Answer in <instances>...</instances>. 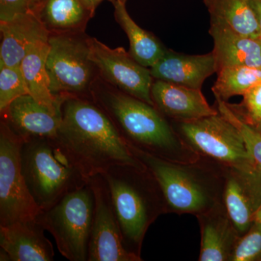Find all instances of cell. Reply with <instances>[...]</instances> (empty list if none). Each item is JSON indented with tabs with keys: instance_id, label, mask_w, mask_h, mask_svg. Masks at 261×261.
I'll use <instances>...</instances> for the list:
<instances>
[{
	"instance_id": "6da1fadb",
	"label": "cell",
	"mask_w": 261,
	"mask_h": 261,
	"mask_svg": "<svg viewBox=\"0 0 261 261\" xmlns=\"http://www.w3.org/2000/svg\"><path fill=\"white\" fill-rule=\"evenodd\" d=\"M57 138L87 178L117 164L144 167L107 113L92 99L65 97Z\"/></svg>"
},
{
	"instance_id": "7a4b0ae2",
	"label": "cell",
	"mask_w": 261,
	"mask_h": 261,
	"mask_svg": "<svg viewBox=\"0 0 261 261\" xmlns=\"http://www.w3.org/2000/svg\"><path fill=\"white\" fill-rule=\"evenodd\" d=\"M92 99L107 113L127 145L173 162H190L200 157L183 142L171 122L154 106L100 78L94 85Z\"/></svg>"
},
{
	"instance_id": "3957f363",
	"label": "cell",
	"mask_w": 261,
	"mask_h": 261,
	"mask_svg": "<svg viewBox=\"0 0 261 261\" xmlns=\"http://www.w3.org/2000/svg\"><path fill=\"white\" fill-rule=\"evenodd\" d=\"M128 147L157 180L168 213L197 216L223 202L228 167L202 157L173 162Z\"/></svg>"
},
{
	"instance_id": "277c9868",
	"label": "cell",
	"mask_w": 261,
	"mask_h": 261,
	"mask_svg": "<svg viewBox=\"0 0 261 261\" xmlns=\"http://www.w3.org/2000/svg\"><path fill=\"white\" fill-rule=\"evenodd\" d=\"M102 175L108 183L123 245L142 258L147 230L161 215L168 213L162 190L145 166L117 164Z\"/></svg>"
},
{
	"instance_id": "5b68a950",
	"label": "cell",
	"mask_w": 261,
	"mask_h": 261,
	"mask_svg": "<svg viewBox=\"0 0 261 261\" xmlns=\"http://www.w3.org/2000/svg\"><path fill=\"white\" fill-rule=\"evenodd\" d=\"M20 163L31 195L42 211L88 183V178L57 137L24 141Z\"/></svg>"
},
{
	"instance_id": "8992f818",
	"label": "cell",
	"mask_w": 261,
	"mask_h": 261,
	"mask_svg": "<svg viewBox=\"0 0 261 261\" xmlns=\"http://www.w3.org/2000/svg\"><path fill=\"white\" fill-rule=\"evenodd\" d=\"M48 42L46 67L53 95L92 99L99 74L91 55L90 37L84 32L50 33Z\"/></svg>"
},
{
	"instance_id": "52a82bcc",
	"label": "cell",
	"mask_w": 261,
	"mask_h": 261,
	"mask_svg": "<svg viewBox=\"0 0 261 261\" xmlns=\"http://www.w3.org/2000/svg\"><path fill=\"white\" fill-rule=\"evenodd\" d=\"M94 197L89 183L62 197L37 221L56 240L60 253L70 261H87Z\"/></svg>"
},
{
	"instance_id": "ba28073f",
	"label": "cell",
	"mask_w": 261,
	"mask_h": 261,
	"mask_svg": "<svg viewBox=\"0 0 261 261\" xmlns=\"http://www.w3.org/2000/svg\"><path fill=\"white\" fill-rule=\"evenodd\" d=\"M171 123L183 142L200 157L225 167L258 170L240 132L219 112L194 121Z\"/></svg>"
},
{
	"instance_id": "9c48e42d",
	"label": "cell",
	"mask_w": 261,
	"mask_h": 261,
	"mask_svg": "<svg viewBox=\"0 0 261 261\" xmlns=\"http://www.w3.org/2000/svg\"><path fill=\"white\" fill-rule=\"evenodd\" d=\"M23 140L0 122V226L37 219L40 207L29 191L20 163Z\"/></svg>"
},
{
	"instance_id": "30bf717a",
	"label": "cell",
	"mask_w": 261,
	"mask_h": 261,
	"mask_svg": "<svg viewBox=\"0 0 261 261\" xmlns=\"http://www.w3.org/2000/svg\"><path fill=\"white\" fill-rule=\"evenodd\" d=\"M93 191L94 209L87 261H141L123 245L107 181L102 174L88 178Z\"/></svg>"
},
{
	"instance_id": "8fae6325",
	"label": "cell",
	"mask_w": 261,
	"mask_h": 261,
	"mask_svg": "<svg viewBox=\"0 0 261 261\" xmlns=\"http://www.w3.org/2000/svg\"><path fill=\"white\" fill-rule=\"evenodd\" d=\"M91 55L99 78L128 95L154 106L151 96L154 79L150 69L143 66L122 47L111 49L90 37Z\"/></svg>"
},
{
	"instance_id": "7c38bea8",
	"label": "cell",
	"mask_w": 261,
	"mask_h": 261,
	"mask_svg": "<svg viewBox=\"0 0 261 261\" xmlns=\"http://www.w3.org/2000/svg\"><path fill=\"white\" fill-rule=\"evenodd\" d=\"M223 202L235 227L243 236L253 224L261 203L260 171L227 168Z\"/></svg>"
},
{
	"instance_id": "4fadbf2b",
	"label": "cell",
	"mask_w": 261,
	"mask_h": 261,
	"mask_svg": "<svg viewBox=\"0 0 261 261\" xmlns=\"http://www.w3.org/2000/svg\"><path fill=\"white\" fill-rule=\"evenodd\" d=\"M1 113V120L24 141L58 135L62 113L38 102L30 94L17 98Z\"/></svg>"
},
{
	"instance_id": "5bb4252c",
	"label": "cell",
	"mask_w": 261,
	"mask_h": 261,
	"mask_svg": "<svg viewBox=\"0 0 261 261\" xmlns=\"http://www.w3.org/2000/svg\"><path fill=\"white\" fill-rule=\"evenodd\" d=\"M151 96L154 107L171 121H190L217 114L201 89L154 80Z\"/></svg>"
},
{
	"instance_id": "9a60e30c",
	"label": "cell",
	"mask_w": 261,
	"mask_h": 261,
	"mask_svg": "<svg viewBox=\"0 0 261 261\" xmlns=\"http://www.w3.org/2000/svg\"><path fill=\"white\" fill-rule=\"evenodd\" d=\"M149 69L154 80L201 89L206 79L217 72V63L213 51L192 56L167 49Z\"/></svg>"
},
{
	"instance_id": "2e32d148",
	"label": "cell",
	"mask_w": 261,
	"mask_h": 261,
	"mask_svg": "<svg viewBox=\"0 0 261 261\" xmlns=\"http://www.w3.org/2000/svg\"><path fill=\"white\" fill-rule=\"evenodd\" d=\"M200 227V261H230L241 235L233 224L224 202L197 215Z\"/></svg>"
},
{
	"instance_id": "e0dca14e",
	"label": "cell",
	"mask_w": 261,
	"mask_h": 261,
	"mask_svg": "<svg viewBox=\"0 0 261 261\" xmlns=\"http://www.w3.org/2000/svg\"><path fill=\"white\" fill-rule=\"evenodd\" d=\"M44 231L37 219L0 226V249L10 261L53 260L54 247Z\"/></svg>"
},
{
	"instance_id": "ac0fdd59",
	"label": "cell",
	"mask_w": 261,
	"mask_h": 261,
	"mask_svg": "<svg viewBox=\"0 0 261 261\" xmlns=\"http://www.w3.org/2000/svg\"><path fill=\"white\" fill-rule=\"evenodd\" d=\"M209 34L214 40L212 51L217 63V71L230 66L261 68L260 37L243 35L226 24L218 22H211Z\"/></svg>"
},
{
	"instance_id": "d6986e66",
	"label": "cell",
	"mask_w": 261,
	"mask_h": 261,
	"mask_svg": "<svg viewBox=\"0 0 261 261\" xmlns=\"http://www.w3.org/2000/svg\"><path fill=\"white\" fill-rule=\"evenodd\" d=\"M0 66L20 65L32 44L49 35L32 12L0 22Z\"/></svg>"
},
{
	"instance_id": "ffe728a7",
	"label": "cell",
	"mask_w": 261,
	"mask_h": 261,
	"mask_svg": "<svg viewBox=\"0 0 261 261\" xmlns=\"http://www.w3.org/2000/svg\"><path fill=\"white\" fill-rule=\"evenodd\" d=\"M31 12L49 34L84 32L94 15L80 0H32Z\"/></svg>"
},
{
	"instance_id": "44dd1931",
	"label": "cell",
	"mask_w": 261,
	"mask_h": 261,
	"mask_svg": "<svg viewBox=\"0 0 261 261\" xmlns=\"http://www.w3.org/2000/svg\"><path fill=\"white\" fill-rule=\"evenodd\" d=\"M49 38L32 44L20 63V68L28 87L29 94L38 102L53 111H61L65 97H56L51 92L48 76L47 58L49 51Z\"/></svg>"
},
{
	"instance_id": "7402d4cb",
	"label": "cell",
	"mask_w": 261,
	"mask_h": 261,
	"mask_svg": "<svg viewBox=\"0 0 261 261\" xmlns=\"http://www.w3.org/2000/svg\"><path fill=\"white\" fill-rule=\"evenodd\" d=\"M114 6V16L117 23L126 33L129 40V51L141 65L151 68L162 58L166 48L153 34L140 28L130 18L126 8V3L111 0Z\"/></svg>"
},
{
	"instance_id": "603a6c76",
	"label": "cell",
	"mask_w": 261,
	"mask_h": 261,
	"mask_svg": "<svg viewBox=\"0 0 261 261\" xmlns=\"http://www.w3.org/2000/svg\"><path fill=\"white\" fill-rule=\"evenodd\" d=\"M203 1L210 13L211 22L225 23L243 35L260 37L256 18L249 0Z\"/></svg>"
},
{
	"instance_id": "cb8c5ba5",
	"label": "cell",
	"mask_w": 261,
	"mask_h": 261,
	"mask_svg": "<svg viewBox=\"0 0 261 261\" xmlns=\"http://www.w3.org/2000/svg\"><path fill=\"white\" fill-rule=\"evenodd\" d=\"M217 74L212 92L215 97L226 102L233 96H243L249 89L261 82V68L224 67L218 70Z\"/></svg>"
},
{
	"instance_id": "d4e9b609",
	"label": "cell",
	"mask_w": 261,
	"mask_h": 261,
	"mask_svg": "<svg viewBox=\"0 0 261 261\" xmlns=\"http://www.w3.org/2000/svg\"><path fill=\"white\" fill-rule=\"evenodd\" d=\"M216 109L238 128L243 137L247 151L257 169L261 172V132L244 121L231 109L227 102L219 97H216Z\"/></svg>"
},
{
	"instance_id": "484cf974",
	"label": "cell",
	"mask_w": 261,
	"mask_h": 261,
	"mask_svg": "<svg viewBox=\"0 0 261 261\" xmlns=\"http://www.w3.org/2000/svg\"><path fill=\"white\" fill-rule=\"evenodd\" d=\"M29 94L20 65L0 66V111L21 96Z\"/></svg>"
},
{
	"instance_id": "4316f807",
	"label": "cell",
	"mask_w": 261,
	"mask_h": 261,
	"mask_svg": "<svg viewBox=\"0 0 261 261\" xmlns=\"http://www.w3.org/2000/svg\"><path fill=\"white\" fill-rule=\"evenodd\" d=\"M230 261H261V223L255 221L240 238Z\"/></svg>"
},
{
	"instance_id": "83f0119b",
	"label": "cell",
	"mask_w": 261,
	"mask_h": 261,
	"mask_svg": "<svg viewBox=\"0 0 261 261\" xmlns=\"http://www.w3.org/2000/svg\"><path fill=\"white\" fill-rule=\"evenodd\" d=\"M228 105L244 121L256 126L261 121V82L245 92L240 104Z\"/></svg>"
},
{
	"instance_id": "f1b7e54d",
	"label": "cell",
	"mask_w": 261,
	"mask_h": 261,
	"mask_svg": "<svg viewBox=\"0 0 261 261\" xmlns=\"http://www.w3.org/2000/svg\"><path fill=\"white\" fill-rule=\"evenodd\" d=\"M32 3V0H0V22L29 13Z\"/></svg>"
},
{
	"instance_id": "f546056e",
	"label": "cell",
	"mask_w": 261,
	"mask_h": 261,
	"mask_svg": "<svg viewBox=\"0 0 261 261\" xmlns=\"http://www.w3.org/2000/svg\"><path fill=\"white\" fill-rule=\"evenodd\" d=\"M249 2L255 13L261 37V0H249Z\"/></svg>"
},
{
	"instance_id": "4dcf8cb0",
	"label": "cell",
	"mask_w": 261,
	"mask_h": 261,
	"mask_svg": "<svg viewBox=\"0 0 261 261\" xmlns=\"http://www.w3.org/2000/svg\"><path fill=\"white\" fill-rule=\"evenodd\" d=\"M80 1L84 6L94 15L97 7L103 0H80Z\"/></svg>"
},
{
	"instance_id": "1f68e13d",
	"label": "cell",
	"mask_w": 261,
	"mask_h": 261,
	"mask_svg": "<svg viewBox=\"0 0 261 261\" xmlns=\"http://www.w3.org/2000/svg\"><path fill=\"white\" fill-rule=\"evenodd\" d=\"M255 221L261 223V203L260 206H259L258 209H257V211H256L255 217H254V222H255Z\"/></svg>"
},
{
	"instance_id": "d6a6232c",
	"label": "cell",
	"mask_w": 261,
	"mask_h": 261,
	"mask_svg": "<svg viewBox=\"0 0 261 261\" xmlns=\"http://www.w3.org/2000/svg\"><path fill=\"white\" fill-rule=\"evenodd\" d=\"M253 127H255V128H256L257 130H258L259 132H261V121L260 122V123H257L256 126Z\"/></svg>"
},
{
	"instance_id": "836d02e7",
	"label": "cell",
	"mask_w": 261,
	"mask_h": 261,
	"mask_svg": "<svg viewBox=\"0 0 261 261\" xmlns=\"http://www.w3.org/2000/svg\"><path fill=\"white\" fill-rule=\"evenodd\" d=\"M111 1V0H109ZM117 1L121 2V3H126V0H117Z\"/></svg>"
}]
</instances>
